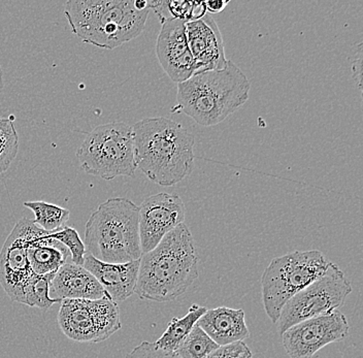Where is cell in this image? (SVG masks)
<instances>
[{"mask_svg":"<svg viewBox=\"0 0 363 358\" xmlns=\"http://www.w3.org/2000/svg\"><path fill=\"white\" fill-rule=\"evenodd\" d=\"M192 1L187 0H167V10L172 19H178L181 21L189 22L190 10Z\"/></svg>","mask_w":363,"mask_h":358,"instance_id":"cell-27","label":"cell"},{"mask_svg":"<svg viewBox=\"0 0 363 358\" xmlns=\"http://www.w3.org/2000/svg\"><path fill=\"white\" fill-rule=\"evenodd\" d=\"M133 129L136 167L152 182L172 187L192 173L195 138L179 122L147 118Z\"/></svg>","mask_w":363,"mask_h":358,"instance_id":"cell-2","label":"cell"},{"mask_svg":"<svg viewBox=\"0 0 363 358\" xmlns=\"http://www.w3.org/2000/svg\"><path fill=\"white\" fill-rule=\"evenodd\" d=\"M38 226L23 218L16 224L0 251V284L9 298L23 303L27 283L35 274L29 264L27 248Z\"/></svg>","mask_w":363,"mask_h":358,"instance_id":"cell-11","label":"cell"},{"mask_svg":"<svg viewBox=\"0 0 363 358\" xmlns=\"http://www.w3.org/2000/svg\"><path fill=\"white\" fill-rule=\"evenodd\" d=\"M57 300H99L106 298L104 289L94 276L83 266L67 262L55 274L50 290Z\"/></svg>","mask_w":363,"mask_h":358,"instance_id":"cell-16","label":"cell"},{"mask_svg":"<svg viewBox=\"0 0 363 358\" xmlns=\"http://www.w3.org/2000/svg\"><path fill=\"white\" fill-rule=\"evenodd\" d=\"M150 10L135 9L133 0H69L65 15L82 42L113 50L142 35Z\"/></svg>","mask_w":363,"mask_h":358,"instance_id":"cell-4","label":"cell"},{"mask_svg":"<svg viewBox=\"0 0 363 358\" xmlns=\"http://www.w3.org/2000/svg\"><path fill=\"white\" fill-rule=\"evenodd\" d=\"M135 9L140 11L147 10V0H136V1H135Z\"/></svg>","mask_w":363,"mask_h":358,"instance_id":"cell-31","label":"cell"},{"mask_svg":"<svg viewBox=\"0 0 363 358\" xmlns=\"http://www.w3.org/2000/svg\"><path fill=\"white\" fill-rule=\"evenodd\" d=\"M197 325L218 346H226L248 339L250 332L244 310L219 307L208 310Z\"/></svg>","mask_w":363,"mask_h":358,"instance_id":"cell-17","label":"cell"},{"mask_svg":"<svg viewBox=\"0 0 363 358\" xmlns=\"http://www.w3.org/2000/svg\"><path fill=\"white\" fill-rule=\"evenodd\" d=\"M4 87V72H2L1 65H0V92L2 91Z\"/></svg>","mask_w":363,"mask_h":358,"instance_id":"cell-32","label":"cell"},{"mask_svg":"<svg viewBox=\"0 0 363 358\" xmlns=\"http://www.w3.org/2000/svg\"><path fill=\"white\" fill-rule=\"evenodd\" d=\"M349 328L346 316L339 311L314 317L284 332V349L289 358H313L324 347L342 341Z\"/></svg>","mask_w":363,"mask_h":358,"instance_id":"cell-10","label":"cell"},{"mask_svg":"<svg viewBox=\"0 0 363 358\" xmlns=\"http://www.w3.org/2000/svg\"><path fill=\"white\" fill-rule=\"evenodd\" d=\"M174 353L167 352L159 348L155 343L143 342L136 346L125 358H172Z\"/></svg>","mask_w":363,"mask_h":358,"instance_id":"cell-26","label":"cell"},{"mask_svg":"<svg viewBox=\"0 0 363 358\" xmlns=\"http://www.w3.org/2000/svg\"><path fill=\"white\" fill-rule=\"evenodd\" d=\"M24 207L33 211L35 216L33 223L47 233H53L59 228H65L69 220V211L53 203L42 201H26Z\"/></svg>","mask_w":363,"mask_h":358,"instance_id":"cell-20","label":"cell"},{"mask_svg":"<svg viewBox=\"0 0 363 358\" xmlns=\"http://www.w3.org/2000/svg\"><path fill=\"white\" fill-rule=\"evenodd\" d=\"M161 25L156 43L159 63L170 80L183 83L197 74L196 63L188 46L186 22L169 19Z\"/></svg>","mask_w":363,"mask_h":358,"instance_id":"cell-13","label":"cell"},{"mask_svg":"<svg viewBox=\"0 0 363 358\" xmlns=\"http://www.w3.org/2000/svg\"><path fill=\"white\" fill-rule=\"evenodd\" d=\"M77 157L86 174L104 180L135 176L138 167L133 126L121 121L97 126L86 135Z\"/></svg>","mask_w":363,"mask_h":358,"instance_id":"cell-6","label":"cell"},{"mask_svg":"<svg viewBox=\"0 0 363 358\" xmlns=\"http://www.w3.org/2000/svg\"><path fill=\"white\" fill-rule=\"evenodd\" d=\"M199 277V256L185 223L167 233L142 255L135 293L142 300L165 303L183 296Z\"/></svg>","mask_w":363,"mask_h":358,"instance_id":"cell-1","label":"cell"},{"mask_svg":"<svg viewBox=\"0 0 363 358\" xmlns=\"http://www.w3.org/2000/svg\"><path fill=\"white\" fill-rule=\"evenodd\" d=\"M251 84L233 61L225 67L194 74L178 84L177 104L172 114L183 113L201 126L223 122L248 101Z\"/></svg>","mask_w":363,"mask_h":358,"instance_id":"cell-3","label":"cell"},{"mask_svg":"<svg viewBox=\"0 0 363 358\" xmlns=\"http://www.w3.org/2000/svg\"><path fill=\"white\" fill-rule=\"evenodd\" d=\"M219 347L196 324L174 354L180 358H206Z\"/></svg>","mask_w":363,"mask_h":358,"instance_id":"cell-22","label":"cell"},{"mask_svg":"<svg viewBox=\"0 0 363 358\" xmlns=\"http://www.w3.org/2000/svg\"><path fill=\"white\" fill-rule=\"evenodd\" d=\"M329 266L318 250L294 251L274 258L261 277L263 306L272 323L295 294L321 277Z\"/></svg>","mask_w":363,"mask_h":358,"instance_id":"cell-7","label":"cell"},{"mask_svg":"<svg viewBox=\"0 0 363 358\" xmlns=\"http://www.w3.org/2000/svg\"><path fill=\"white\" fill-rule=\"evenodd\" d=\"M206 311L208 309L203 306L193 303L185 316L182 318L174 317L170 320L165 332L155 342L156 345L167 352H176Z\"/></svg>","mask_w":363,"mask_h":358,"instance_id":"cell-19","label":"cell"},{"mask_svg":"<svg viewBox=\"0 0 363 358\" xmlns=\"http://www.w3.org/2000/svg\"><path fill=\"white\" fill-rule=\"evenodd\" d=\"M352 74L355 79L356 85L360 92H362V44L358 45L357 58L352 65Z\"/></svg>","mask_w":363,"mask_h":358,"instance_id":"cell-28","label":"cell"},{"mask_svg":"<svg viewBox=\"0 0 363 358\" xmlns=\"http://www.w3.org/2000/svg\"><path fill=\"white\" fill-rule=\"evenodd\" d=\"M352 286L344 272L329 262L325 273L295 294L284 306L278 320V330L282 335L288 328L314 318L337 311L352 292Z\"/></svg>","mask_w":363,"mask_h":358,"instance_id":"cell-8","label":"cell"},{"mask_svg":"<svg viewBox=\"0 0 363 358\" xmlns=\"http://www.w3.org/2000/svg\"><path fill=\"white\" fill-rule=\"evenodd\" d=\"M186 35L188 46L196 63L197 74L225 67L228 60L223 36L212 16L206 13L199 21L186 23Z\"/></svg>","mask_w":363,"mask_h":358,"instance_id":"cell-14","label":"cell"},{"mask_svg":"<svg viewBox=\"0 0 363 358\" xmlns=\"http://www.w3.org/2000/svg\"><path fill=\"white\" fill-rule=\"evenodd\" d=\"M172 358H180V357H177V355H174V357H172Z\"/></svg>","mask_w":363,"mask_h":358,"instance_id":"cell-33","label":"cell"},{"mask_svg":"<svg viewBox=\"0 0 363 358\" xmlns=\"http://www.w3.org/2000/svg\"><path fill=\"white\" fill-rule=\"evenodd\" d=\"M83 267L99 281L108 300L118 303L135 293L140 259L125 264H106L86 253Z\"/></svg>","mask_w":363,"mask_h":358,"instance_id":"cell-15","label":"cell"},{"mask_svg":"<svg viewBox=\"0 0 363 358\" xmlns=\"http://www.w3.org/2000/svg\"><path fill=\"white\" fill-rule=\"evenodd\" d=\"M206 2L192 1L191 10H190L189 22L199 21L206 15Z\"/></svg>","mask_w":363,"mask_h":358,"instance_id":"cell-29","label":"cell"},{"mask_svg":"<svg viewBox=\"0 0 363 358\" xmlns=\"http://www.w3.org/2000/svg\"><path fill=\"white\" fill-rule=\"evenodd\" d=\"M206 2V12L210 13H219L223 12L229 4L228 0H208Z\"/></svg>","mask_w":363,"mask_h":358,"instance_id":"cell-30","label":"cell"},{"mask_svg":"<svg viewBox=\"0 0 363 358\" xmlns=\"http://www.w3.org/2000/svg\"><path fill=\"white\" fill-rule=\"evenodd\" d=\"M57 320L63 334L78 343H101L122 328L119 306L108 298L61 301Z\"/></svg>","mask_w":363,"mask_h":358,"instance_id":"cell-9","label":"cell"},{"mask_svg":"<svg viewBox=\"0 0 363 358\" xmlns=\"http://www.w3.org/2000/svg\"><path fill=\"white\" fill-rule=\"evenodd\" d=\"M140 208L130 199L112 197L101 203L86 223V251L106 264L140 259Z\"/></svg>","mask_w":363,"mask_h":358,"instance_id":"cell-5","label":"cell"},{"mask_svg":"<svg viewBox=\"0 0 363 358\" xmlns=\"http://www.w3.org/2000/svg\"><path fill=\"white\" fill-rule=\"evenodd\" d=\"M50 237L62 244L69 251L72 264L83 266L87 251H86L85 244L79 237L78 231L74 228L65 226L53 233H50Z\"/></svg>","mask_w":363,"mask_h":358,"instance_id":"cell-24","label":"cell"},{"mask_svg":"<svg viewBox=\"0 0 363 358\" xmlns=\"http://www.w3.org/2000/svg\"><path fill=\"white\" fill-rule=\"evenodd\" d=\"M19 151V138L13 121L0 118V174L10 169Z\"/></svg>","mask_w":363,"mask_h":358,"instance_id":"cell-23","label":"cell"},{"mask_svg":"<svg viewBox=\"0 0 363 358\" xmlns=\"http://www.w3.org/2000/svg\"><path fill=\"white\" fill-rule=\"evenodd\" d=\"M138 208V230L143 254L153 250L167 233L185 221V203L177 194H154L147 197Z\"/></svg>","mask_w":363,"mask_h":358,"instance_id":"cell-12","label":"cell"},{"mask_svg":"<svg viewBox=\"0 0 363 358\" xmlns=\"http://www.w3.org/2000/svg\"><path fill=\"white\" fill-rule=\"evenodd\" d=\"M54 277L55 274L34 275L25 287L23 303L29 307L47 310L50 309L54 303H61L60 300L51 298L50 296L51 283Z\"/></svg>","mask_w":363,"mask_h":358,"instance_id":"cell-21","label":"cell"},{"mask_svg":"<svg viewBox=\"0 0 363 358\" xmlns=\"http://www.w3.org/2000/svg\"><path fill=\"white\" fill-rule=\"evenodd\" d=\"M29 264L35 275L56 274L70 256L62 244L50 237V233L38 228L27 248Z\"/></svg>","mask_w":363,"mask_h":358,"instance_id":"cell-18","label":"cell"},{"mask_svg":"<svg viewBox=\"0 0 363 358\" xmlns=\"http://www.w3.org/2000/svg\"><path fill=\"white\" fill-rule=\"evenodd\" d=\"M206 358H253V353L244 341L220 346Z\"/></svg>","mask_w":363,"mask_h":358,"instance_id":"cell-25","label":"cell"}]
</instances>
